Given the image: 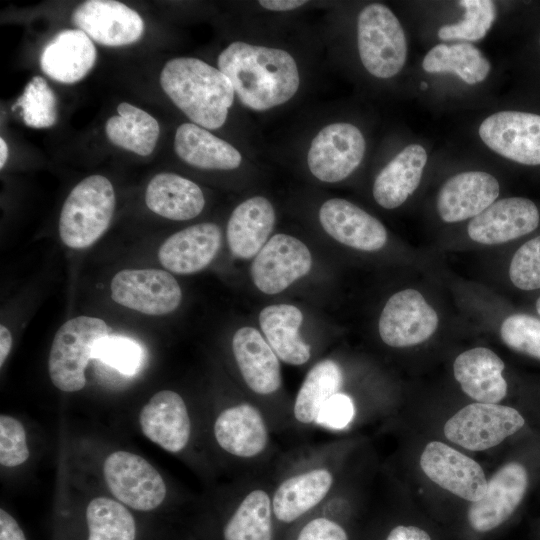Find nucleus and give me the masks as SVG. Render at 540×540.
I'll list each match as a JSON object with an SVG mask.
<instances>
[{
	"label": "nucleus",
	"instance_id": "obj_31",
	"mask_svg": "<svg viewBox=\"0 0 540 540\" xmlns=\"http://www.w3.org/2000/svg\"><path fill=\"white\" fill-rule=\"evenodd\" d=\"M118 115L110 117L105 124L108 140L115 146L140 156L150 155L156 147L160 133L157 120L127 102L117 107Z\"/></svg>",
	"mask_w": 540,
	"mask_h": 540
},
{
	"label": "nucleus",
	"instance_id": "obj_14",
	"mask_svg": "<svg viewBox=\"0 0 540 540\" xmlns=\"http://www.w3.org/2000/svg\"><path fill=\"white\" fill-rule=\"evenodd\" d=\"M420 466L431 481L464 500L476 502L486 492L488 481L479 463L443 442L425 446Z\"/></svg>",
	"mask_w": 540,
	"mask_h": 540
},
{
	"label": "nucleus",
	"instance_id": "obj_20",
	"mask_svg": "<svg viewBox=\"0 0 540 540\" xmlns=\"http://www.w3.org/2000/svg\"><path fill=\"white\" fill-rule=\"evenodd\" d=\"M144 435L169 452H179L189 441L191 424L182 397L172 390L154 394L139 416Z\"/></svg>",
	"mask_w": 540,
	"mask_h": 540
},
{
	"label": "nucleus",
	"instance_id": "obj_33",
	"mask_svg": "<svg viewBox=\"0 0 540 540\" xmlns=\"http://www.w3.org/2000/svg\"><path fill=\"white\" fill-rule=\"evenodd\" d=\"M342 382V371L333 360H323L313 366L297 394L294 404L295 418L305 424L315 422L324 404L339 393Z\"/></svg>",
	"mask_w": 540,
	"mask_h": 540
},
{
	"label": "nucleus",
	"instance_id": "obj_8",
	"mask_svg": "<svg viewBox=\"0 0 540 540\" xmlns=\"http://www.w3.org/2000/svg\"><path fill=\"white\" fill-rule=\"evenodd\" d=\"M366 142L361 131L350 123H332L313 138L307 163L320 181L334 183L347 178L361 163Z\"/></svg>",
	"mask_w": 540,
	"mask_h": 540
},
{
	"label": "nucleus",
	"instance_id": "obj_7",
	"mask_svg": "<svg viewBox=\"0 0 540 540\" xmlns=\"http://www.w3.org/2000/svg\"><path fill=\"white\" fill-rule=\"evenodd\" d=\"M103 472L111 493L133 509H155L166 496L163 478L139 455L126 451L114 452L106 458Z\"/></svg>",
	"mask_w": 540,
	"mask_h": 540
},
{
	"label": "nucleus",
	"instance_id": "obj_2",
	"mask_svg": "<svg viewBox=\"0 0 540 540\" xmlns=\"http://www.w3.org/2000/svg\"><path fill=\"white\" fill-rule=\"evenodd\" d=\"M160 85L194 124L205 129L223 126L234 101L235 91L227 76L198 58L167 61L160 73Z\"/></svg>",
	"mask_w": 540,
	"mask_h": 540
},
{
	"label": "nucleus",
	"instance_id": "obj_5",
	"mask_svg": "<svg viewBox=\"0 0 540 540\" xmlns=\"http://www.w3.org/2000/svg\"><path fill=\"white\" fill-rule=\"evenodd\" d=\"M357 46L364 68L377 78L398 74L407 59V41L402 25L385 5L365 6L357 19Z\"/></svg>",
	"mask_w": 540,
	"mask_h": 540
},
{
	"label": "nucleus",
	"instance_id": "obj_28",
	"mask_svg": "<svg viewBox=\"0 0 540 540\" xmlns=\"http://www.w3.org/2000/svg\"><path fill=\"white\" fill-rule=\"evenodd\" d=\"M174 150L185 163L200 169L232 170L242 161L234 146L194 123L178 126Z\"/></svg>",
	"mask_w": 540,
	"mask_h": 540
},
{
	"label": "nucleus",
	"instance_id": "obj_13",
	"mask_svg": "<svg viewBox=\"0 0 540 540\" xmlns=\"http://www.w3.org/2000/svg\"><path fill=\"white\" fill-rule=\"evenodd\" d=\"M311 265V253L303 242L287 234H277L255 256L251 276L261 292L277 294L306 275Z\"/></svg>",
	"mask_w": 540,
	"mask_h": 540
},
{
	"label": "nucleus",
	"instance_id": "obj_6",
	"mask_svg": "<svg viewBox=\"0 0 540 540\" xmlns=\"http://www.w3.org/2000/svg\"><path fill=\"white\" fill-rule=\"evenodd\" d=\"M525 425V419L515 408L476 402L469 404L444 425L445 437L471 451H482L500 444Z\"/></svg>",
	"mask_w": 540,
	"mask_h": 540
},
{
	"label": "nucleus",
	"instance_id": "obj_12",
	"mask_svg": "<svg viewBox=\"0 0 540 540\" xmlns=\"http://www.w3.org/2000/svg\"><path fill=\"white\" fill-rule=\"evenodd\" d=\"M438 326L436 311L422 294L405 289L392 295L379 319V334L391 347H409L430 338Z\"/></svg>",
	"mask_w": 540,
	"mask_h": 540
},
{
	"label": "nucleus",
	"instance_id": "obj_48",
	"mask_svg": "<svg viewBox=\"0 0 540 540\" xmlns=\"http://www.w3.org/2000/svg\"><path fill=\"white\" fill-rule=\"evenodd\" d=\"M8 158V146L3 138H0V168L2 169Z\"/></svg>",
	"mask_w": 540,
	"mask_h": 540
},
{
	"label": "nucleus",
	"instance_id": "obj_15",
	"mask_svg": "<svg viewBox=\"0 0 540 540\" xmlns=\"http://www.w3.org/2000/svg\"><path fill=\"white\" fill-rule=\"evenodd\" d=\"M72 22L92 40L109 47L135 43L144 31L138 12L114 0L84 1L74 9Z\"/></svg>",
	"mask_w": 540,
	"mask_h": 540
},
{
	"label": "nucleus",
	"instance_id": "obj_17",
	"mask_svg": "<svg viewBox=\"0 0 540 540\" xmlns=\"http://www.w3.org/2000/svg\"><path fill=\"white\" fill-rule=\"evenodd\" d=\"M497 179L483 171H467L449 178L437 196V211L447 223L474 218L499 196Z\"/></svg>",
	"mask_w": 540,
	"mask_h": 540
},
{
	"label": "nucleus",
	"instance_id": "obj_32",
	"mask_svg": "<svg viewBox=\"0 0 540 540\" xmlns=\"http://www.w3.org/2000/svg\"><path fill=\"white\" fill-rule=\"evenodd\" d=\"M422 68L428 73H454L465 83L474 85L487 78L491 65L475 45L460 42L434 46L425 55Z\"/></svg>",
	"mask_w": 540,
	"mask_h": 540
},
{
	"label": "nucleus",
	"instance_id": "obj_4",
	"mask_svg": "<svg viewBox=\"0 0 540 540\" xmlns=\"http://www.w3.org/2000/svg\"><path fill=\"white\" fill-rule=\"evenodd\" d=\"M111 329L99 318L78 316L66 321L56 332L48 360L49 376L55 387L65 392L81 390L86 384L85 369L96 344Z\"/></svg>",
	"mask_w": 540,
	"mask_h": 540
},
{
	"label": "nucleus",
	"instance_id": "obj_1",
	"mask_svg": "<svg viewBox=\"0 0 540 540\" xmlns=\"http://www.w3.org/2000/svg\"><path fill=\"white\" fill-rule=\"evenodd\" d=\"M217 64L240 102L251 110L286 103L300 85L296 61L282 49L236 41L219 54Z\"/></svg>",
	"mask_w": 540,
	"mask_h": 540
},
{
	"label": "nucleus",
	"instance_id": "obj_50",
	"mask_svg": "<svg viewBox=\"0 0 540 540\" xmlns=\"http://www.w3.org/2000/svg\"><path fill=\"white\" fill-rule=\"evenodd\" d=\"M539 43H540V39H539Z\"/></svg>",
	"mask_w": 540,
	"mask_h": 540
},
{
	"label": "nucleus",
	"instance_id": "obj_24",
	"mask_svg": "<svg viewBox=\"0 0 540 540\" xmlns=\"http://www.w3.org/2000/svg\"><path fill=\"white\" fill-rule=\"evenodd\" d=\"M275 224V211L263 196L239 204L227 224V241L234 256L249 259L267 243Z\"/></svg>",
	"mask_w": 540,
	"mask_h": 540
},
{
	"label": "nucleus",
	"instance_id": "obj_46",
	"mask_svg": "<svg viewBox=\"0 0 540 540\" xmlns=\"http://www.w3.org/2000/svg\"><path fill=\"white\" fill-rule=\"evenodd\" d=\"M260 6L270 11H290L303 6L307 1L303 0H261Z\"/></svg>",
	"mask_w": 540,
	"mask_h": 540
},
{
	"label": "nucleus",
	"instance_id": "obj_39",
	"mask_svg": "<svg viewBox=\"0 0 540 540\" xmlns=\"http://www.w3.org/2000/svg\"><path fill=\"white\" fill-rule=\"evenodd\" d=\"M508 274L517 289L540 290V234L519 246L511 258Z\"/></svg>",
	"mask_w": 540,
	"mask_h": 540
},
{
	"label": "nucleus",
	"instance_id": "obj_38",
	"mask_svg": "<svg viewBox=\"0 0 540 540\" xmlns=\"http://www.w3.org/2000/svg\"><path fill=\"white\" fill-rule=\"evenodd\" d=\"M503 342L511 349L540 360V318L528 313L508 316L500 327Z\"/></svg>",
	"mask_w": 540,
	"mask_h": 540
},
{
	"label": "nucleus",
	"instance_id": "obj_21",
	"mask_svg": "<svg viewBox=\"0 0 540 540\" xmlns=\"http://www.w3.org/2000/svg\"><path fill=\"white\" fill-rule=\"evenodd\" d=\"M96 58V48L85 32L66 29L57 33L45 45L40 56V66L51 79L73 84L91 71Z\"/></svg>",
	"mask_w": 540,
	"mask_h": 540
},
{
	"label": "nucleus",
	"instance_id": "obj_19",
	"mask_svg": "<svg viewBox=\"0 0 540 540\" xmlns=\"http://www.w3.org/2000/svg\"><path fill=\"white\" fill-rule=\"evenodd\" d=\"M221 242V230L216 224H195L168 237L158 250V259L171 272L192 274L213 261Z\"/></svg>",
	"mask_w": 540,
	"mask_h": 540
},
{
	"label": "nucleus",
	"instance_id": "obj_23",
	"mask_svg": "<svg viewBox=\"0 0 540 540\" xmlns=\"http://www.w3.org/2000/svg\"><path fill=\"white\" fill-rule=\"evenodd\" d=\"M504 362L492 350L476 347L464 351L454 361L455 379L469 397L481 403L497 404L507 394L502 372Z\"/></svg>",
	"mask_w": 540,
	"mask_h": 540
},
{
	"label": "nucleus",
	"instance_id": "obj_27",
	"mask_svg": "<svg viewBox=\"0 0 540 540\" xmlns=\"http://www.w3.org/2000/svg\"><path fill=\"white\" fill-rule=\"evenodd\" d=\"M214 435L225 451L239 457L259 454L268 440L263 417L249 404L223 410L215 421Z\"/></svg>",
	"mask_w": 540,
	"mask_h": 540
},
{
	"label": "nucleus",
	"instance_id": "obj_36",
	"mask_svg": "<svg viewBox=\"0 0 540 540\" xmlns=\"http://www.w3.org/2000/svg\"><path fill=\"white\" fill-rule=\"evenodd\" d=\"M465 9L463 19L444 25L438 30L441 40L479 41L486 36L496 18L495 3L491 0H461Z\"/></svg>",
	"mask_w": 540,
	"mask_h": 540
},
{
	"label": "nucleus",
	"instance_id": "obj_43",
	"mask_svg": "<svg viewBox=\"0 0 540 540\" xmlns=\"http://www.w3.org/2000/svg\"><path fill=\"white\" fill-rule=\"evenodd\" d=\"M297 540H348V536L336 522L326 518H316L303 527Z\"/></svg>",
	"mask_w": 540,
	"mask_h": 540
},
{
	"label": "nucleus",
	"instance_id": "obj_3",
	"mask_svg": "<svg viewBox=\"0 0 540 540\" xmlns=\"http://www.w3.org/2000/svg\"><path fill=\"white\" fill-rule=\"evenodd\" d=\"M116 204L112 183L102 175L81 180L67 196L59 218V235L72 249L94 244L108 229Z\"/></svg>",
	"mask_w": 540,
	"mask_h": 540
},
{
	"label": "nucleus",
	"instance_id": "obj_47",
	"mask_svg": "<svg viewBox=\"0 0 540 540\" xmlns=\"http://www.w3.org/2000/svg\"><path fill=\"white\" fill-rule=\"evenodd\" d=\"M12 347V335L9 329L1 325L0 326V366L3 365L8 357Z\"/></svg>",
	"mask_w": 540,
	"mask_h": 540
},
{
	"label": "nucleus",
	"instance_id": "obj_11",
	"mask_svg": "<svg viewBox=\"0 0 540 540\" xmlns=\"http://www.w3.org/2000/svg\"><path fill=\"white\" fill-rule=\"evenodd\" d=\"M528 485L529 475L521 463L509 462L500 467L487 482L483 497L469 506L470 527L486 533L504 524L520 506Z\"/></svg>",
	"mask_w": 540,
	"mask_h": 540
},
{
	"label": "nucleus",
	"instance_id": "obj_16",
	"mask_svg": "<svg viewBox=\"0 0 540 540\" xmlns=\"http://www.w3.org/2000/svg\"><path fill=\"white\" fill-rule=\"evenodd\" d=\"M540 224L536 204L525 197L500 199L468 223L469 237L486 245L506 243L534 232Z\"/></svg>",
	"mask_w": 540,
	"mask_h": 540
},
{
	"label": "nucleus",
	"instance_id": "obj_26",
	"mask_svg": "<svg viewBox=\"0 0 540 540\" xmlns=\"http://www.w3.org/2000/svg\"><path fill=\"white\" fill-rule=\"evenodd\" d=\"M145 202L152 212L164 218L184 221L201 213L205 198L193 181L175 173L162 172L148 183Z\"/></svg>",
	"mask_w": 540,
	"mask_h": 540
},
{
	"label": "nucleus",
	"instance_id": "obj_25",
	"mask_svg": "<svg viewBox=\"0 0 540 540\" xmlns=\"http://www.w3.org/2000/svg\"><path fill=\"white\" fill-rule=\"evenodd\" d=\"M426 163L423 146L405 147L377 175L373 184L375 201L385 209L402 205L419 186Z\"/></svg>",
	"mask_w": 540,
	"mask_h": 540
},
{
	"label": "nucleus",
	"instance_id": "obj_34",
	"mask_svg": "<svg viewBox=\"0 0 540 540\" xmlns=\"http://www.w3.org/2000/svg\"><path fill=\"white\" fill-rule=\"evenodd\" d=\"M224 540H272L271 502L263 490L250 492L224 528Z\"/></svg>",
	"mask_w": 540,
	"mask_h": 540
},
{
	"label": "nucleus",
	"instance_id": "obj_41",
	"mask_svg": "<svg viewBox=\"0 0 540 540\" xmlns=\"http://www.w3.org/2000/svg\"><path fill=\"white\" fill-rule=\"evenodd\" d=\"M29 457L26 432L23 425L8 415L0 417V463L5 467H15Z\"/></svg>",
	"mask_w": 540,
	"mask_h": 540
},
{
	"label": "nucleus",
	"instance_id": "obj_35",
	"mask_svg": "<svg viewBox=\"0 0 540 540\" xmlns=\"http://www.w3.org/2000/svg\"><path fill=\"white\" fill-rule=\"evenodd\" d=\"M88 540H135L136 526L131 513L121 503L94 498L87 506Z\"/></svg>",
	"mask_w": 540,
	"mask_h": 540
},
{
	"label": "nucleus",
	"instance_id": "obj_29",
	"mask_svg": "<svg viewBox=\"0 0 540 540\" xmlns=\"http://www.w3.org/2000/svg\"><path fill=\"white\" fill-rule=\"evenodd\" d=\"M302 321V312L289 304L267 306L259 315L268 344L282 361L291 365L304 364L311 356L310 346L298 333Z\"/></svg>",
	"mask_w": 540,
	"mask_h": 540
},
{
	"label": "nucleus",
	"instance_id": "obj_45",
	"mask_svg": "<svg viewBox=\"0 0 540 540\" xmlns=\"http://www.w3.org/2000/svg\"><path fill=\"white\" fill-rule=\"evenodd\" d=\"M0 540H26L16 520L5 510H0Z\"/></svg>",
	"mask_w": 540,
	"mask_h": 540
},
{
	"label": "nucleus",
	"instance_id": "obj_10",
	"mask_svg": "<svg viewBox=\"0 0 540 540\" xmlns=\"http://www.w3.org/2000/svg\"><path fill=\"white\" fill-rule=\"evenodd\" d=\"M479 136L497 154L523 165H540V115L500 111L479 126Z\"/></svg>",
	"mask_w": 540,
	"mask_h": 540
},
{
	"label": "nucleus",
	"instance_id": "obj_9",
	"mask_svg": "<svg viewBox=\"0 0 540 540\" xmlns=\"http://www.w3.org/2000/svg\"><path fill=\"white\" fill-rule=\"evenodd\" d=\"M112 299L129 309L160 316L174 311L181 303L177 280L161 269H126L111 281Z\"/></svg>",
	"mask_w": 540,
	"mask_h": 540
},
{
	"label": "nucleus",
	"instance_id": "obj_30",
	"mask_svg": "<svg viewBox=\"0 0 540 540\" xmlns=\"http://www.w3.org/2000/svg\"><path fill=\"white\" fill-rule=\"evenodd\" d=\"M333 478L326 469L293 476L278 487L272 507L276 518L289 523L317 505L331 488Z\"/></svg>",
	"mask_w": 540,
	"mask_h": 540
},
{
	"label": "nucleus",
	"instance_id": "obj_49",
	"mask_svg": "<svg viewBox=\"0 0 540 540\" xmlns=\"http://www.w3.org/2000/svg\"><path fill=\"white\" fill-rule=\"evenodd\" d=\"M534 307H535V312H536V314H537L538 317L540 318V295H539V296L537 297V299L535 300Z\"/></svg>",
	"mask_w": 540,
	"mask_h": 540
},
{
	"label": "nucleus",
	"instance_id": "obj_42",
	"mask_svg": "<svg viewBox=\"0 0 540 540\" xmlns=\"http://www.w3.org/2000/svg\"><path fill=\"white\" fill-rule=\"evenodd\" d=\"M352 399L343 393L333 395L321 408L315 422L332 429L346 427L354 417Z\"/></svg>",
	"mask_w": 540,
	"mask_h": 540
},
{
	"label": "nucleus",
	"instance_id": "obj_37",
	"mask_svg": "<svg viewBox=\"0 0 540 540\" xmlns=\"http://www.w3.org/2000/svg\"><path fill=\"white\" fill-rule=\"evenodd\" d=\"M15 106L21 109L24 123L32 128L51 127L58 118L56 95L41 76L27 83Z\"/></svg>",
	"mask_w": 540,
	"mask_h": 540
},
{
	"label": "nucleus",
	"instance_id": "obj_22",
	"mask_svg": "<svg viewBox=\"0 0 540 540\" xmlns=\"http://www.w3.org/2000/svg\"><path fill=\"white\" fill-rule=\"evenodd\" d=\"M232 349L251 390L267 395L280 388L282 379L277 355L258 330L248 326L238 329L232 339Z\"/></svg>",
	"mask_w": 540,
	"mask_h": 540
},
{
	"label": "nucleus",
	"instance_id": "obj_44",
	"mask_svg": "<svg viewBox=\"0 0 540 540\" xmlns=\"http://www.w3.org/2000/svg\"><path fill=\"white\" fill-rule=\"evenodd\" d=\"M386 540H432L428 532L414 525H398L388 534Z\"/></svg>",
	"mask_w": 540,
	"mask_h": 540
},
{
	"label": "nucleus",
	"instance_id": "obj_40",
	"mask_svg": "<svg viewBox=\"0 0 540 540\" xmlns=\"http://www.w3.org/2000/svg\"><path fill=\"white\" fill-rule=\"evenodd\" d=\"M142 356V349L137 342L127 337L112 335L102 338L93 352V358L127 375L138 371Z\"/></svg>",
	"mask_w": 540,
	"mask_h": 540
},
{
	"label": "nucleus",
	"instance_id": "obj_18",
	"mask_svg": "<svg viewBox=\"0 0 540 540\" xmlns=\"http://www.w3.org/2000/svg\"><path fill=\"white\" fill-rule=\"evenodd\" d=\"M319 220L331 237L358 250L376 251L387 241L383 224L345 199L332 198L324 202L319 210Z\"/></svg>",
	"mask_w": 540,
	"mask_h": 540
}]
</instances>
